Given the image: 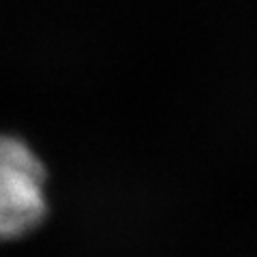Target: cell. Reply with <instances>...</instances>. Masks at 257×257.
Masks as SVG:
<instances>
[{
    "mask_svg": "<svg viewBox=\"0 0 257 257\" xmlns=\"http://www.w3.org/2000/svg\"><path fill=\"white\" fill-rule=\"evenodd\" d=\"M45 214V165L24 140L0 133V242L30 234Z\"/></svg>",
    "mask_w": 257,
    "mask_h": 257,
    "instance_id": "cell-1",
    "label": "cell"
}]
</instances>
